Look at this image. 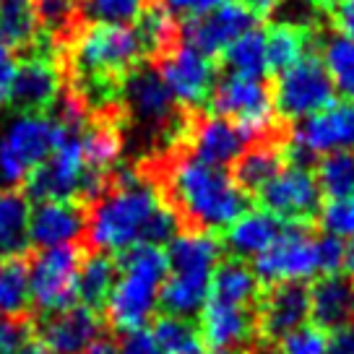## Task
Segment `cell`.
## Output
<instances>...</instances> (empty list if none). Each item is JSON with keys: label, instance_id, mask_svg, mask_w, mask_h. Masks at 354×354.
<instances>
[{"label": "cell", "instance_id": "17", "mask_svg": "<svg viewBox=\"0 0 354 354\" xmlns=\"http://www.w3.org/2000/svg\"><path fill=\"white\" fill-rule=\"evenodd\" d=\"M183 144L190 149L193 159H201L214 167H230L248 149L250 138L237 122L214 112V115L188 118Z\"/></svg>", "mask_w": 354, "mask_h": 354}, {"label": "cell", "instance_id": "45", "mask_svg": "<svg viewBox=\"0 0 354 354\" xmlns=\"http://www.w3.org/2000/svg\"><path fill=\"white\" fill-rule=\"evenodd\" d=\"M16 57H13V47L0 39V107L8 104L11 100L13 78H16Z\"/></svg>", "mask_w": 354, "mask_h": 354}, {"label": "cell", "instance_id": "2", "mask_svg": "<svg viewBox=\"0 0 354 354\" xmlns=\"http://www.w3.org/2000/svg\"><path fill=\"white\" fill-rule=\"evenodd\" d=\"M165 190L177 216L206 232L227 230L248 209V193L234 175L193 156H177L165 167Z\"/></svg>", "mask_w": 354, "mask_h": 354}, {"label": "cell", "instance_id": "20", "mask_svg": "<svg viewBox=\"0 0 354 354\" xmlns=\"http://www.w3.org/2000/svg\"><path fill=\"white\" fill-rule=\"evenodd\" d=\"M86 234V211L78 201H39L29 214V243L37 248L76 245Z\"/></svg>", "mask_w": 354, "mask_h": 354}, {"label": "cell", "instance_id": "48", "mask_svg": "<svg viewBox=\"0 0 354 354\" xmlns=\"http://www.w3.org/2000/svg\"><path fill=\"white\" fill-rule=\"evenodd\" d=\"M344 277L354 284V237L352 240H344V261H342Z\"/></svg>", "mask_w": 354, "mask_h": 354}, {"label": "cell", "instance_id": "44", "mask_svg": "<svg viewBox=\"0 0 354 354\" xmlns=\"http://www.w3.org/2000/svg\"><path fill=\"white\" fill-rule=\"evenodd\" d=\"M115 354H162V352H159L151 331L138 328V331L122 333L120 344L115 346Z\"/></svg>", "mask_w": 354, "mask_h": 354}, {"label": "cell", "instance_id": "19", "mask_svg": "<svg viewBox=\"0 0 354 354\" xmlns=\"http://www.w3.org/2000/svg\"><path fill=\"white\" fill-rule=\"evenodd\" d=\"M102 331L104 321L97 310L88 305H71L44 318L39 342L53 354H81L91 344L102 342Z\"/></svg>", "mask_w": 354, "mask_h": 354}, {"label": "cell", "instance_id": "47", "mask_svg": "<svg viewBox=\"0 0 354 354\" xmlns=\"http://www.w3.org/2000/svg\"><path fill=\"white\" fill-rule=\"evenodd\" d=\"M240 3H243V6H248V8H250L258 19H263V16H271V13L277 11L281 0H240Z\"/></svg>", "mask_w": 354, "mask_h": 354}, {"label": "cell", "instance_id": "21", "mask_svg": "<svg viewBox=\"0 0 354 354\" xmlns=\"http://www.w3.org/2000/svg\"><path fill=\"white\" fill-rule=\"evenodd\" d=\"M310 318V292L302 284H274L261 299L255 326L266 339H281L284 333L305 326Z\"/></svg>", "mask_w": 354, "mask_h": 354}, {"label": "cell", "instance_id": "41", "mask_svg": "<svg viewBox=\"0 0 354 354\" xmlns=\"http://www.w3.org/2000/svg\"><path fill=\"white\" fill-rule=\"evenodd\" d=\"M221 3H230V0H162L159 6H165L177 21H180V19L188 21V19H198L203 13L219 8Z\"/></svg>", "mask_w": 354, "mask_h": 354}, {"label": "cell", "instance_id": "28", "mask_svg": "<svg viewBox=\"0 0 354 354\" xmlns=\"http://www.w3.org/2000/svg\"><path fill=\"white\" fill-rule=\"evenodd\" d=\"M209 297L237 302V305H253L255 297H258V277H255L253 268L243 263L240 258L219 261L216 271H214Z\"/></svg>", "mask_w": 354, "mask_h": 354}, {"label": "cell", "instance_id": "24", "mask_svg": "<svg viewBox=\"0 0 354 354\" xmlns=\"http://www.w3.org/2000/svg\"><path fill=\"white\" fill-rule=\"evenodd\" d=\"M284 230L281 219L266 209H245L237 219L224 230L227 232V248L234 258H258L268 245Z\"/></svg>", "mask_w": 354, "mask_h": 354}, {"label": "cell", "instance_id": "39", "mask_svg": "<svg viewBox=\"0 0 354 354\" xmlns=\"http://www.w3.org/2000/svg\"><path fill=\"white\" fill-rule=\"evenodd\" d=\"M321 227L339 240L354 237V198H333L321 211Z\"/></svg>", "mask_w": 354, "mask_h": 354}, {"label": "cell", "instance_id": "32", "mask_svg": "<svg viewBox=\"0 0 354 354\" xmlns=\"http://www.w3.org/2000/svg\"><path fill=\"white\" fill-rule=\"evenodd\" d=\"M224 66L234 76L263 78L268 73L266 66V32L258 26L240 34L227 50H224Z\"/></svg>", "mask_w": 354, "mask_h": 354}, {"label": "cell", "instance_id": "27", "mask_svg": "<svg viewBox=\"0 0 354 354\" xmlns=\"http://www.w3.org/2000/svg\"><path fill=\"white\" fill-rule=\"evenodd\" d=\"M29 214L32 206L19 190L0 193V258H19L29 248Z\"/></svg>", "mask_w": 354, "mask_h": 354}, {"label": "cell", "instance_id": "8", "mask_svg": "<svg viewBox=\"0 0 354 354\" xmlns=\"http://www.w3.org/2000/svg\"><path fill=\"white\" fill-rule=\"evenodd\" d=\"M277 115L287 122H299L326 110L336 102V86H333L328 71L323 66L318 50H310L297 63L277 73V81L271 86Z\"/></svg>", "mask_w": 354, "mask_h": 354}, {"label": "cell", "instance_id": "43", "mask_svg": "<svg viewBox=\"0 0 354 354\" xmlns=\"http://www.w3.org/2000/svg\"><path fill=\"white\" fill-rule=\"evenodd\" d=\"M29 339V331L19 318H0V354H16Z\"/></svg>", "mask_w": 354, "mask_h": 354}, {"label": "cell", "instance_id": "50", "mask_svg": "<svg viewBox=\"0 0 354 354\" xmlns=\"http://www.w3.org/2000/svg\"><path fill=\"white\" fill-rule=\"evenodd\" d=\"M81 354H115V346L107 342H97V344H91L88 349H84Z\"/></svg>", "mask_w": 354, "mask_h": 354}, {"label": "cell", "instance_id": "29", "mask_svg": "<svg viewBox=\"0 0 354 354\" xmlns=\"http://www.w3.org/2000/svg\"><path fill=\"white\" fill-rule=\"evenodd\" d=\"M118 279V266L110 255L104 253H91L86 258H81V268H78V299L97 308L104 305L110 297L112 287Z\"/></svg>", "mask_w": 354, "mask_h": 354}, {"label": "cell", "instance_id": "42", "mask_svg": "<svg viewBox=\"0 0 354 354\" xmlns=\"http://www.w3.org/2000/svg\"><path fill=\"white\" fill-rule=\"evenodd\" d=\"M323 13L331 19L336 32L354 42V0H331Z\"/></svg>", "mask_w": 354, "mask_h": 354}, {"label": "cell", "instance_id": "3", "mask_svg": "<svg viewBox=\"0 0 354 354\" xmlns=\"http://www.w3.org/2000/svg\"><path fill=\"white\" fill-rule=\"evenodd\" d=\"M167 279L159 308L169 315L190 318L201 313L211 295L214 271L221 261V245L206 230H183L167 243Z\"/></svg>", "mask_w": 354, "mask_h": 354}, {"label": "cell", "instance_id": "26", "mask_svg": "<svg viewBox=\"0 0 354 354\" xmlns=\"http://www.w3.org/2000/svg\"><path fill=\"white\" fill-rule=\"evenodd\" d=\"M284 165H287L284 138L253 141V146H248L234 162V180L245 193H258Z\"/></svg>", "mask_w": 354, "mask_h": 354}, {"label": "cell", "instance_id": "52", "mask_svg": "<svg viewBox=\"0 0 354 354\" xmlns=\"http://www.w3.org/2000/svg\"><path fill=\"white\" fill-rule=\"evenodd\" d=\"M211 354H243V352H211Z\"/></svg>", "mask_w": 354, "mask_h": 354}, {"label": "cell", "instance_id": "22", "mask_svg": "<svg viewBox=\"0 0 354 354\" xmlns=\"http://www.w3.org/2000/svg\"><path fill=\"white\" fill-rule=\"evenodd\" d=\"M310 292V318L323 331L354 323V284L346 277L326 274Z\"/></svg>", "mask_w": 354, "mask_h": 354}, {"label": "cell", "instance_id": "23", "mask_svg": "<svg viewBox=\"0 0 354 354\" xmlns=\"http://www.w3.org/2000/svg\"><path fill=\"white\" fill-rule=\"evenodd\" d=\"M78 138H81V151H84L88 172L110 177V172L118 169L125 141H122V131L115 115H100L97 120L84 122Z\"/></svg>", "mask_w": 354, "mask_h": 354}, {"label": "cell", "instance_id": "16", "mask_svg": "<svg viewBox=\"0 0 354 354\" xmlns=\"http://www.w3.org/2000/svg\"><path fill=\"white\" fill-rule=\"evenodd\" d=\"M63 94V68L42 44H34V50L16 66V78L11 88V104L21 112H47L55 107Z\"/></svg>", "mask_w": 354, "mask_h": 354}, {"label": "cell", "instance_id": "13", "mask_svg": "<svg viewBox=\"0 0 354 354\" xmlns=\"http://www.w3.org/2000/svg\"><path fill=\"white\" fill-rule=\"evenodd\" d=\"M154 68L183 110H198L203 102L211 100V91L216 86V66L196 47L175 42L162 55H156Z\"/></svg>", "mask_w": 354, "mask_h": 354}, {"label": "cell", "instance_id": "51", "mask_svg": "<svg viewBox=\"0 0 354 354\" xmlns=\"http://www.w3.org/2000/svg\"><path fill=\"white\" fill-rule=\"evenodd\" d=\"M313 3H315V6H318V8H321V11H326V6H328V3H331V0H313Z\"/></svg>", "mask_w": 354, "mask_h": 354}, {"label": "cell", "instance_id": "12", "mask_svg": "<svg viewBox=\"0 0 354 354\" xmlns=\"http://www.w3.org/2000/svg\"><path fill=\"white\" fill-rule=\"evenodd\" d=\"M258 281L266 284H302L318 277V237L302 227L292 224L284 227L274 243L255 258L253 266Z\"/></svg>", "mask_w": 354, "mask_h": 354}, {"label": "cell", "instance_id": "5", "mask_svg": "<svg viewBox=\"0 0 354 354\" xmlns=\"http://www.w3.org/2000/svg\"><path fill=\"white\" fill-rule=\"evenodd\" d=\"M71 131L47 112H21L0 131V183L24 185Z\"/></svg>", "mask_w": 354, "mask_h": 354}, {"label": "cell", "instance_id": "33", "mask_svg": "<svg viewBox=\"0 0 354 354\" xmlns=\"http://www.w3.org/2000/svg\"><path fill=\"white\" fill-rule=\"evenodd\" d=\"M162 354H206V342L201 331L183 315H162L151 328Z\"/></svg>", "mask_w": 354, "mask_h": 354}, {"label": "cell", "instance_id": "10", "mask_svg": "<svg viewBox=\"0 0 354 354\" xmlns=\"http://www.w3.org/2000/svg\"><path fill=\"white\" fill-rule=\"evenodd\" d=\"M344 149H354V100L331 102L326 110L299 120L284 138V154L295 165Z\"/></svg>", "mask_w": 354, "mask_h": 354}, {"label": "cell", "instance_id": "14", "mask_svg": "<svg viewBox=\"0 0 354 354\" xmlns=\"http://www.w3.org/2000/svg\"><path fill=\"white\" fill-rule=\"evenodd\" d=\"M268 214L289 224H302L321 211V188L308 165L289 162L258 190Z\"/></svg>", "mask_w": 354, "mask_h": 354}, {"label": "cell", "instance_id": "36", "mask_svg": "<svg viewBox=\"0 0 354 354\" xmlns=\"http://www.w3.org/2000/svg\"><path fill=\"white\" fill-rule=\"evenodd\" d=\"M315 180L328 201L354 198V149L323 154L315 167Z\"/></svg>", "mask_w": 354, "mask_h": 354}, {"label": "cell", "instance_id": "7", "mask_svg": "<svg viewBox=\"0 0 354 354\" xmlns=\"http://www.w3.org/2000/svg\"><path fill=\"white\" fill-rule=\"evenodd\" d=\"M211 110L237 122L250 141H263V138H277V107H274V94L263 78L248 76H224L216 81L211 91Z\"/></svg>", "mask_w": 354, "mask_h": 354}, {"label": "cell", "instance_id": "9", "mask_svg": "<svg viewBox=\"0 0 354 354\" xmlns=\"http://www.w3.org/2000/svg\"><path fill=\"white\" fill-rule=\"evenodd\" d=\"M120 100L125 110L141 125L165 133L175 141H183L188 118L180 112V104L172 100L169 88L165 86V81L156 73L154 66L133 68L131 73L122 78Z\"/></svg>", "mask_w": 354, "mask_h": 354}, {"label": "cell", "instance_id": "4", "mask_svg": "<svg viewBox=\"0 0 354 354\" xmlns=\"http://www.w3.org/2000/svg\"><path fill=\"white\" fill-rule=\"evenodd\" d=\"M167 279L162 245H136L118 266V279L107 297V318L118 331H138L154 318Z\"/></svg>", "mask_w": 354, "mask_h": 354}, {"label": "cell", "instance_id": "34", "mask_svg": "<svg viewBox=\"0 0 354 354\" xmlns=\"http://www.w3.org/2000/svg\"><path fill=\"white\" fill-rule=\"evenodd\" d=\"M321 60L333 86L342 91L346 100H354V42L344 34L333 32L326 39H318Z\"/></svg>", "mask_w": 354, "mask_h": 354}, {"label": "cell", "instance_id": "11", "mask_svg": "<svg viewBox=\"0 0 354 354\" xmlns=\"http://www.w3.org/2000/svg\"><path fill=\"white\" fill-rule=\"evenodd\" d=\"M29 268V295L32 305L44 315L71 308L78 299V268L81 253L76 245L39 248Z\"/></svg>", "mask_w": 354, "mask_h": 354}, {"label": "cell", "instance_id": "6", "mask_svg": "<svg viewBox=\"0 0 354 354\" xmlns=\"http://www.w3.org/2000/svg\"><path fill=\"white\" fill-rule=\"evenodd\" d=\"M81 128H71L55 151L26 177V190L37 201H76L100 198L110 185V177L94 175L86 169L81 151Z\"/></svg>", "mask_w": 354, "mask_h": 354}, {"label": "cell", "instance_id": "49", "mask_svg": "<svg viewBox=\"0 0 354 354\" xmlns=\"http://www.w3.org/2000/svg\"><path fill=\"white\" fill-rule=\"evenodd\" d=\"M16 354H53V352H50V349L39 342V339H26V342H24V346Z\"/></svg>", "mask_w": 354, "mask_h": 354}, {"label": "cell", "instance_id": "15", "mask_svg": "<svg viewBox=\"0 0 354 354\" xmlns=\"http://www.w3.org/2000/svg\"><path fill=\"white\" fill-rule=\"evenodd\" d=\"M255 26H258V16L240 0H230L198 19H188L180 26V42L190 44L211 57L216 53H224L240 34L250 32Z\"/></svg>", "mask_w": 354, "mask_h": 354}, {"label": "cell", "instance_id": "1", "mask_svg": "<svg viewBox=\"0 0 354 354\" xmlns=\"http://www.w3.org/2000/svg\"><path fill=\"white\" fill-rule=\"evenodd\" d=\"M180 216L162 196L154 177L138 169H118L86 214V237L97 253H128L136 245H165L180 230Z\"/></svg>", "mask_w": 354, "mask_h": 354}, {"label": "cell", "instance_id": "40", "mask_svg": "<svg viewBox=\"0 0 354 354\" xmlns=\"http://www.w3.org/2000/svg\"><path fill=\"white\" fill-rule=\"evenodd\" d=\"M344 261V240L339 237H318V268L321 274H339Z\"/></svg>", "mask_w": 354, "mask_h": 354}, {"label": "cell", "instance_id": "18", "mask_svg": "<svg viewBox=\"0 0 354 354\" xmlns=\"http://www.w3.org/2000/svg\"><path fill=\"white\" fill-rule=\"evenodd\" d=\"M253 305L209 297L201 308V336L214 352H240L255 333Z\"/></svg>", "mask_w": 354, "mask_h": 354}, {"label": "cell", "instance_id": "35", "mask_svg": "<svg viewBox=\"0 0 354 354\" xmlns=\"http://www.w3.org/2000/svg\"><path fill=\"white\" fill-rule=\"evenodd\" d=\"M136 32L144 44L146 55H162L175 42H180V24L165 6H149L138 19H136Z\"/></svg>", "mask_w": 354, "mask_h": 354}, {"label": "cell", "instance_id": "46", "mask_svg": "<svg viewBox=\"0 0 354 354\" xmlns=\"http://www.w3.org/2000/svg\"><path fill=\"white\" fill-rule=\"evenodd\" d=\"M326 354H354V323L333 328L331 336H328Z\"/></svg>", "mask_w": 354, "mask_h": 354}, {"label": "cell", "instance_id": "38", "mask_svg": "<svg viewBox=\"0 0 354 354\" xmlns=\"http://www.w3.org/2000/svg\"><path fill=\"white\" fill-rule=\"evenodd\" d=\"M279 342V354H326L328 346V333L318 328L315 323L299 326L295 331L284 333Z\"/></svg>", "mask_w": 354, "mask_h": 354}, {"label": "cell", "instance_id": "30", "mask_svg": "<svg viewBox=\"0 0 354 354\" xmlns=\"http://www.w3.org/2000/svg\"><path fill=\"white\" fill-rule=\"evenodd\" d=\"M39 32L32 0H0V39L8 47H34Z\"/></svg>", "mask_w": 354, "mask_h": 354}, {"label": "cell", "instance_id": "25", "mask_svg": "<svg viewBox=\"0 0 354 354\" xmlns=\"http://www.w3.org/2000/svg\"><path fill=\"white\" fill-rule=\"evenodd\" d=\"M310 50H318V32L308 24L277 21L266 29V66L271 73H281Z\"/></svg>", "mask_w": 354, "mask_h": 354}, {"label": "cell", "instance_id": "31", "mask_svg": "<svg viewBox=\"0 0 354 354\" xmlns=\"http://www.w3.org/2000/svg\"><path fill=\"white\" fill-rule=\"evenodd\" d=\"M32 305L29 268L21 258H0V318H21Z\"/></svg>", "mask_w": 354, "mask_h": 354}, {"label": "cell", "instance_id": "37", "mask_svg": "<svg viewBox=\"0 0 354 354\" xmlns=\"http://www.w3.org/2000/svg\"><path fill=\"white\" fill-rule=\"evenodd\" d=\"M154 0H78V16L86 24H136Z\"/></svg>", "mask_w": 354, "mask_h": 354}]
</instances>
